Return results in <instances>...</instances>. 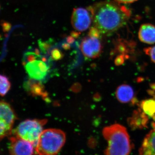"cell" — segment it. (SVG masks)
I'll return each instance as SVG.
<instances>
[{"label": "cell", "instance_id": "6", "mask_svg": "<svg viewBox=\"0 0 155 155\" xmlns=\"http://www.w3.org/2000/svg\"><path fill=\"white\" fill-rule=\"evenodd\" d=\"M16 118V114L11 105L0 101V139L11 134Z\"/></svg>", "mask_w": 155, "mask_h": 155}, {"label": "cell", "instance_id": "1", "mask_svg": "<svg viewBox=\"0 0 155 155\" xmlns=\"http://www.w3.org/2000/svg\"><path fill=\"white\" fill-rule=\"evenodd\" d=\"M88 8L94 26L104 35H110L122 28L131 15L130 10L115 1L99 2Z\"/></svg>", "mask_w": 155, "mask_h": 155}, {"label": "cell", "instance_id": "8", "mask_svg": "<svg viewBox=\"0 0 155 155\" xmlns=\"http://www.w3.org/2000/svg\"><path fill=\"white\" fill-rule=\"evenodd\" d=\"M92 21V14L88 8H78L73 10L71 23L75 30L79 31H85L89 28Z\"/></svg>", "mask_w": 155, "mask_h": 155}, {"label": "cell", "instance_id": "18", "mask_svg": "<svg viewBox=\"0 0 155 155\" xmlns=\"http://www.w3.org/2000/svg\"><path fill=\"white\" fill-rule=\"evenodd\" d=\"M52 58L55 60H59L62 58V53L59 50L55 49L53 50L51 53Z\"/></svg>", "mask_w": 155, "mask_h": 155}, {"label": "cell", "instance_id": "15", "mask_svg": "<svg viewBox=\"0 0 155 155\" xmlns=\"http://www.w3.org/2000/svg\"><path fill=\"white\" fill-rule=\"evenodd\" d=\"M36 81H29L25 84V87L34 95H42L44 94L43 87Z\"/></svg>", "mask_w": 155, "mask_h": 155}, {"label": "cell", "instance_id": "5", "mask_svg": "<svg viewBox=\"0 0 155 155\" xmlns=\"http://www.w3.org/2000/svg\"><path fill=\"white\" fill-rule=\"evenodd\" d=\"M38 57L35 53H27L25 55L24 67L31 79L39 81L44 79L47 75L49 68L44 61L39 59L37 60Z\"/></svg>", "mask_w": 155, "mask_h": 155}, {"label": "cell", "instance_id": "13", "mask_svg": "<svg viewBox=\"0 0 155 155\" xmlns=\"http://www.w3.org/2000/svg\"><path fill=\"white\" fill-rule=\"evenodd\" d=\"M130 119L129 121L131 127L134 128H142L147 124L148 117L140 109L135 111Z\"/></svg>", "mask_w": 155, "mask_h": 155}, {"label": "cell", "instance_id": "10", "mask_svg": "<svg viewBox=\"0 0 155 155\" xmlns=\"http://www.w3.org/2000/svg\"><path fill=\"white\" fill-rule=\"evenodd\" d=\"M138 38L142 42L147 44L155 43V26L150 23L142 24L140 27Z\"/></svg>", "mask_w": 155, "mask_h": 155}, {"label": "cell", "instance_id": "3", "mask_svg": "<svg viewBox=\"0 0 155 155\" xmlns=\"http://www.w3.org/2000/svg\"><path fill=\"white\" fill-rule=\"evenodd\" d=\"M66 141L64 131L57 129L43 130L35 146L36 154L42 155H55L61 150Z\"/></svg>", "mask_w": 155, "mask_h": 155}, {"label": "cell", "instance_id": "16", "mask_svg": "<svg viewBox=\"0 0 155 155\" xmlns=\"http://www.w3.org/2000/svg\"><path fill=\"white\" fill-rule=\"evenodd\" d=\"M11 83L8 77L0 75V96H5L10 91Z\"/></svg>", "mask_w": 155, "mask_h": 155}, {"label": "cell", "instance_id": "4", "mask_svg": "<svg viewBox=\"0 0 155 155\" xmlns=\"http://www.w3.org/2000/svg\"><path fill=\"white\" fill-rule=\"evenodd\" d=\"M47 120H26L20 123L13 131L14 135L31 143L36 146Z\"/></svg>", "mask_w": 155, "mask_h": 155}, {"label": "cell", "instance_id": "20", "mask_svg": "<svg viewBox=\"0 0 155 155\" xmlns=\"http://www.w3.org/2000/svg\"><path fill=\"white\" fill-rule=\"evenodd\" d=\"M0 9H1V6H0Z\"/></svg>", "mask_w": 155, "mask_h": 155}, {"label": "cell", "instance_id": "12", "mask_svg": "<svg viewBox=\"0 0 155 155\" xmlns=\"http://www.w3.org/2000/svg\"><path fill=\"white\" fill-rule=\"evenodd\" d=\"M116 96L120 102L126 104L133 100L134 91L131 87L127 84H122L116 90Z\"/></svg>", "mask_w": 155, "mask_h": 155}, {"label": "cell", "instance_id": "2", "mask_svg": "<svg viewBox=\"0 0 155 155\" xmlns=\"http://www.w3.org/2000/svg\"><path fill=\"white\" fill-rule=\"evenodd\" d=\"M103 134L107 141L108 146L104 150L107 155H127L130 153L131 145L126 128L116 124L104 127Z\"/></svg>", "mask_w": 155, "mask_h": 155}, {"label": "cell", "instance_id": "17", "mask_svg": "<svg viewBox=\"0 0 155 155\" xmlns=\"http://www.w3.org/2000/svg\"><path fill=\"white\" fill-rule=\"evenodd\" d=\"M144 51L145 54L149 56L152 61L155 63V46L145 48Z\"/></svg>", "mask_w": 155, "mask_h": 155}, {"label": "cell", "instance_id": "14", "mask_svg": "<svg viewBox=\"0 0 155 155\" xmlns=\"http://www.w3.org/2000/svg\"><path fill=\"white\" fill-rule=\"evenodd\" d=\"M140 106L143 112L155 121V100L152 99L144 100L140 103Z\"/></svg>", "mask_w": 155, "mask_h": 155}, {"label": "cell", "instance_id": "9", "mask_svg": "<svg viewBox=\"0 0 155 155\" xmlns=\"http://www.w3.org/2000/svg\"><path fill=\"white\" fill-rule=\"evenodd\" d=\"M34 147L31 143L14 135L10 137L9 151L11 155H32L35 151Z\"/></svg>", "mask_w": 155, "mask_h": 155}, {"label": "cell", "instance_id": "7", "mask_svg": "<svg viewBox=\"0 0 155 155\" xmlns=\"http://www.w3.org/2000/svg\"><path fill=\"white\" fill-rule=\"evenodd\" d=\"M101 37L88 36L84 38L80 44V48L84 57L95 59L99 57L102 52Z\"/></svg>", "mask_w": 155, "mask_h": 155}, {"label": "cell", "instance_id": "19", "mask_svg": "<svg viewBox=\"0 0 155 155\" xmlns=\"http://www.w3.org/2000/svg\"><path fill=\"white\" fill-rule=\"evenodd\" d=\"M114 1L121 4H127L134 2L137 0H114Z\"/></svg>", "mask_w": 155, "mask_h": 155}, {"label": "cell", "instance_id": "11", "mask_svg": "<svg viewBox=\"0 0 155 155\" xmlns=\"http://www.w3.org/2000/svg\"><path fill=\"white\" fill-rule=\"evenodd\" d=\"M153 129L145 137L139 153L141 155H155V122L153 123Z\"/></svg>", "mask_w": 155, "mask_h": 155}]
</instances>
